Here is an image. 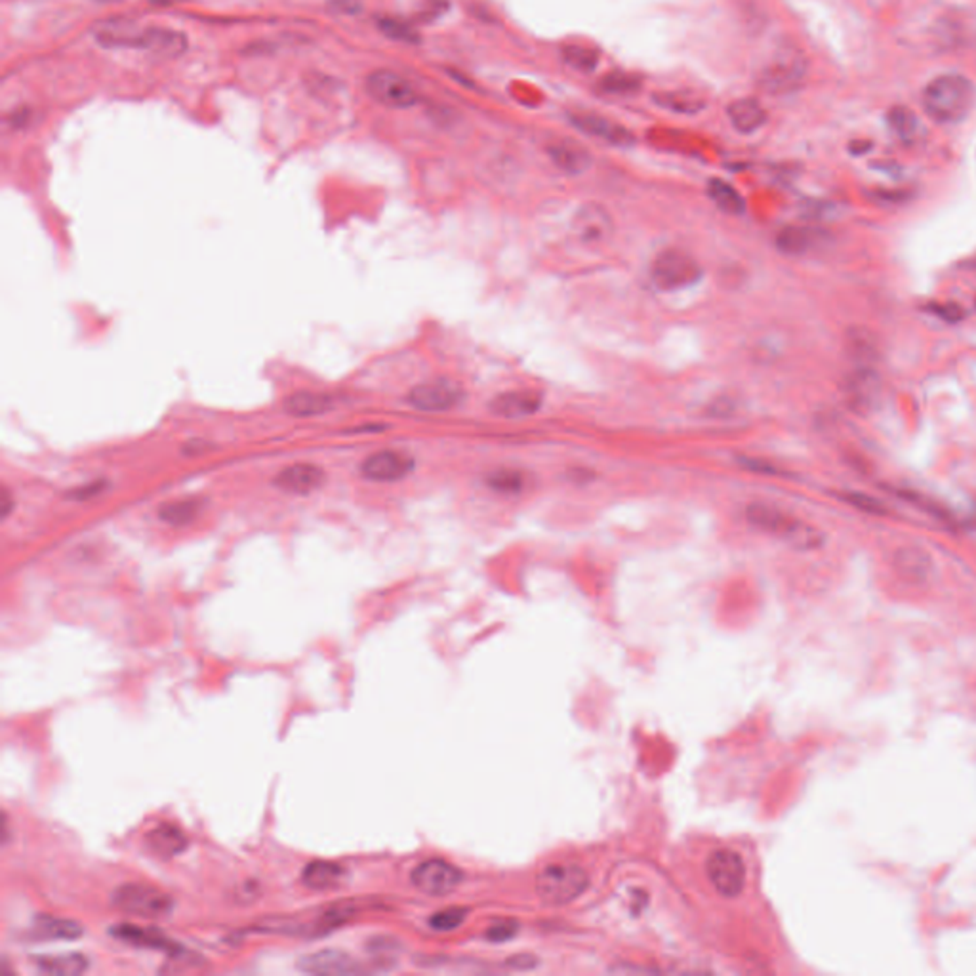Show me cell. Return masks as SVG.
Masks as SVG:
<instances>
[{"label": "cell", "instance_id": "60d3db41", "mask_svg": "<svg viewBox=\"0 0 976 976\" xmlns=\"http://www.w3.org/2000/svg\"><path fill=\"white\" fill-rule=\"evenodd\" d=\"M929 309L946 323H957L963 319V309L956 303H933Z\"/></svg>", "mask_w": 976, "mask_h": 976}, {"label": "cell", "instance_id": "8992f818", "mask_svg": "<svg viewBox=\"0 0 976 976\" xmlns=\"http://www.w3.org/2000/svg\"><path fill=\"white\" fill-rule=\"evenodd\" d=\"M111 904L117 910L124 911V914L139 916L145 919H162L168 917L176 904L174 898L167 893H162L155 886L147 885H121L119 889L111 894Z\"/></svg>", "mask_w": 976, "mask_h": 976}, {"label": "cell", "instance_id": "7bdbcfd3", "mask_svg": "<svg viewBox=\"0 0 976 976\" xmlns=\"http://www.w3.org/2000/svg\"><path fill=\"white\" fill-rule=\"evenodd\" d=\"M104 488H105L104 480H94V483H88V485H84V487H81V488L71 490V492H69V498H73V500H88V498L96 496V494H99Z\"/></svg>", "mask_w": 976, "mask_h": 976}, {"label": "cell", "instance_id": "8fae6325", "mask_svg": "<svg viewBox=\"0 0 976 976\" xmlns=\"http://www.w3.org/2000/svg\"><path fill=\"white\" fill-rule=\"evenodd\" d=\"M462 879L464 876L458 868L449 864L445 860H437V858L422 862V864L418 866L410 876V881L416 889H420L422 893L431 896H442L452 893L456 886L462 883Z\"/></svg>", "mask_w": 976, "mask_h": 976}, {"label": "cell", "instance_id": "ab89813d", "mask_svg": "<svg viewBox=\"0 0 976 976\" xmlns=\"http://www.w3.org/2000/svg\"><path fill=\"white\" fill-rule=\"evenodd\" d=\"M449 6H450L449 0H422L418 16H420L424 21H431L445 14Z\"/></svg>", "mask_w": 976, "mask_h": 976}, {"label": "cell", "instance_id": "8d00e7d4", "mask_svg": "<svg viewBox=\"0 0 976 976\" xmlns=\"http://www.w3.org/2000/svg\"><path fill=\"white\" fill-rule=\"evenodd\" d=\"M639 86H641V81L637 77H633V74H626V73H611L601 81V90L605 94H614V96L633 94L639 90Z\"/></svg>", "mask_w": 976, "mask_h": 976}, {"label": "cell", "instance_id": "f546056e", "mask_svg": "<svg viewBox=\"0 0 976 976\" xmlns=\"http://www.w3.org/2000/svg\"><path fill=\"white\" fill-rule=\"evenodd\" d=\"M707 195H709V199L715 202L717 208L722 210L725 214L738 215L746 208V202H744L742 195L737 191V189H734L727 182L717 180V177L707 183Z\"/></svg>", "mask_w": 976, "mask_h": 976}, {"label": "cell", "instance_id": "4316f807", "mask_svg": "<svg viewBox=\"0 0 976 976\" xmlns=\"http://www.w3.org/2000/svg\"><path fill=\"white\" fill-rule=\"evenodd\" d=\"M35 965L41 972L54 976H77L86 972L88 959L82 954H61L35 957Z\"/></svg>", "mask_w": 976, "mask_h": 976}, {"label": "cell", "instance_id": "ac0fdd59", "mask_svg": "<svg viewBox=\"0 0 976 976\" xmlns=\"http://www.w3.org/2000/svg\"><path fill=\"white\" fill-rule=\"evenodd\" d=\"M298 969L308 974H359L363 967L359 961L340 949H323L311 956L301 957Z\"/></svg>", "mask_w": 976, "mask_h": 976}, {"label": "cell", "instance_id": "ba28073f", "mask_svg": "<svg viewBox=\"0 0 976 976\" xmlns=\"http://www.w3.org/2000/svg\"><path fill=\"white\" fill-rule=\"evenodd\" d=\"M707 878L712 881L714 889L727 898H737L746 883V866L738 853L721 848L715 851L706 862Z\"/></svg>", "mask_w": 976, "mask_h": 976}, {"label": "cell", "instance_id": "d4e9b609", "mask_svg": "<svg viewBox=\"0 0 976 976\" xmlns=\"http://www.w3.org/2000/svg\"><path fill=\"white\" fill-rule=\"evenodd\" d=\"M147 845L159 856L174 858L187 848V838L182 830L170 826V824H162V826H157L147 833Z\"/></svg>", "mask_w": 976, "mask_h": 976}, {"label": "cell", "instance_id": "d6986e66", "mask_svg": "<svg viewBox=\"0 0 976 976\" xmlns=\"http://www.w3.org/2000/svg\"><path fill=\"white\" fill-rule=\"evenodd\" d=\"M543 404L542 393L536 389H513L500 393V395L490 402V410L502 416L515 420V418H527L536 414Z\"/></svg>", "mask_w": 976, "mask_h": 976}, {"label": "cell", "instance_id": "7a4b0ae2", "mask_svg": "<svg viewBox=\"0 0 976 976\" xmlns=\"http://www.w3.org/2000/svg\"><path fill=\"white\" fill-rule=\"evenodd\" d=\"M746 519L752 527L767 532V535L785 540L797 550H815L824 543V536L820 530L800 521L797 517L777 508V505L772 504L757 502L747 505Z\"/></svg>", "mask_w": 976, "mask_h": 976}, {"label": "cell", "instance_id": "52a82bcc", "mask_svg": "<svg viewBox=\"0 0 976 976\" xmlns=\"http://www.w3.org/2000/svg\"><path fill=\"white\" fill-rule=\"evenodd\" d=\"M847 407L856 414L868 416L879 409L883 397V384L879 374L871 366H856L848 372L841 384Z\"/></svg>", "mask_w": 976, "mask_h": 976}, {"label": "cell", "instance_id": "603a6c76", "mask_svg": "<svg viewBox=\"0 0 976 976\" xmlns=\"http://www.w3.org/2000/svg\"><path fill=\"white\" fill-rule=\"evenodd\" d=\"M727 115L730 124L734 126V130H738L742 134H753L759 129H763L767 122V111L763 109L761 104H759V101L752 98L734 101V104L729 105Z\"/></svg>", "mask_w": 976, "mask_h": 976}, {"label": "cell", "instance_id": "e575fe53", "mask_svg": "<svg viewBox=\"0 0 976 976\" xmlns=\"http://www.w3.org/2000/svg\"><path fill=\"white\" fill-rule=\"evenodd\" d=\"M487 485L500 494H517L525 487V477L515 469H498L487 477Z\"/></svg>", "mask_w": 976, "mask_h": 976}, {"label": "cell", "instance_id": "6da1fadb", "mask_svg": "<svg viewBox=\"0 0 976 976\" xmlns=\"http://www.w3.org/2000/svg\"><path fill=\"white\" fill-rule=\"evenodd\" d=\"M974 86L963 74H942L929 82L923 92V109L941 124H956L965 119L974 104Z\"/></svg>", "mask_w": 976, "mask_h": 976}, {"label": "cell", "instance_id": "7402d4cb", "mask_svg": "<svg viewBox=\"0 0 976 976\" xmlns=\"http://www.w3.org/2000/svg\"><path fill=\"white\" fill-rule=\"evenodd\" d=\"M548 153L555 167L566 174L576 176L591 167V155L588 151L576 142H568V139H561V142L550 145Z\"/></svg>", "mask_w": 976, "mask_h": 976}, {"label": "cell", "instance_id": "3957f363", "mask_svg": "<svg viewBox=\"0 0 976 976\" xmlns=\"http://www.w3.org/2000/svg\"><path fill=\"white\" fill-rule=\"evenodd\" d=\"M807 71L808 61L801 50L795 44H782L765 63L759 74V86L772 96L792 94L805 82Z\"/></svg>", "mask_w": 976, "mask_h": 976}, {"label": "cell", "instance_id": "f35d334b", "mask_svg": "<svg viewBox=\"0 0 976 976\" xmlns=\"http://www.w3.org/2000/svg\"><path fill=\"white\" fill-rule=\"evenodd\" d=\"M843 500L847 504H851L853 508L864 511V513H870V515H885L886 513V505L878 500L876 496H868V494L864 492H847L843 494Z\"/></svg>", "mask_w": 976, "mask_h": 976}, {"label": "cell", "instance_id": "f1b7e54d", "mask_svg": "<svg viewBox=\"0 0 976 976\" xmlns=\"http://www.w3.org/2000/svg\"><path fill=\"white\" fill-rule=\"evenodd\" d=\"M202 510V500L187 498V500H176L170 504H164L159 510V517L164 523L172 527H183L193 523Z\"/></svg>", "mask_w": 976, "mask_h": 976}, {"label": "cell", "instance_id": "5bb4252c", "mask_svg": "<svg viewBox=\"0 0 976 976\" xmlns=\"http://www.w3.org/2000/svg\"><path fill=\"white\" fill-rule=\"evenodd\" d=\"M568 119L570 124L576 126L580 132L593 136L595 139H601V142L611 145L628 147L636 142V137H633L626 126L616 124L601 115H593V113H570Z\"/></svg>", "mask_w": 976, "mask_h": 976}, {"label": "cell", "instance_id": "9a60e30c", "mask_svg": "<svg viewBox=\"0 0 976 976\" xmlns=\"http://www.w3.org/2000/svg\"><path fill=\"white\" fill-rule=\"evenodd\" d=\"M830 235L818 227L790 225L777 235V246L785 256H805L828 245Z\"/></svg>", "mask_w": 976, "mask_h": 976}, {"label": "cell", "instance_id": "30bf717a", "mask_svg": "<svg viewBox=\"0 0 976 976\" xmlns=\"http://www.w3.org/2000/svg\"><path fill=\"white\" fill-rule=\"evenodd\" d=\"M366 90H369V94L378 101V104L393 107V109H407V107H412L418 101L414 88L402 77H399L397 73L386 71V69L374 71L372 74H369V79H366Z\"/></svg>", "mask_w": 976, "mask_h": 976}, {"label": "cell", "instance_id": "d6a6232c", "mask_svg": "<svg viewBox=\"0 0 976 976\" xmlns=\"http://www.w3.org/2000/svg\"><path fill=\"white\" fill-rule=\"evenodd\" d=\"M563 59L566 66L574 67L578 71H593L599 63V52L591 46L584 44H570L563 48Z\"/></svg>", "mask_w": 976, "mask_h": 976}, {"label": "cell", "instance_id": "b9f144b4", "mask_svg": "<svg viewBox=\"0 0 976 976\" xmlns=\"http://www.w3.org/2000/svg\"><path fill=\"white\" fill-rule=\"evenodd\" d=\"M515 933H517V923L504 921V923H498V925H494V927H490L488 938H490V941L504 942V941H510L511 936H515Z\"/></svg>", "mask_w": 976, "mask_h": 976}, {"label": "cell", "instance_id": "e0dca14e", "mask_svg": "<svg viewBox=\"0 0 976 976\" xmlns=\"http://www.w3.org/2000/svg\"><path fill=\"white\" fill-rule=\"evenodd\" d=\"M132 48L147 50L151 54L176 58L187 50V36L167 27H137Z\"/></svg>", "mask_w": 976, "mask_h": 976}, {"label": "cell", "instance_id": "4fadbf2b", "mask_svg": "<svg viewBox=\"0 0 976 976\" xmlns=\"http://www.w3.org/2000/svg\"><path fill=\"white\" fill-rule=\"evenodd\" d=\"M111 936L117 938V941L124 942V944H130L134 948H144V949H157V952H164V954H170V956H183L185 949L182 944L174 942L170 936L162 934L159 929H145V927H137V925H130V923H121V925H115V927L109 929Z\"/></svg>", "mask_w": 976, "mask_h": 976}, {"label": "cell", "instance_id": "4dcf8cb0", "mask_svg": "<svg viewBox=\"0 0 976 976\" xmlns=\"http://www.w3.org/2000/svg\"><path fill=\"white\" fill-rule=\"evenodd\" d=\"M886 124H889V129L893 130V134L900 139V142H904V144L916 142L917 132H919V124H917V119H916L914 113H911L908 107H904V105L893 107L889 113H886Z\"/></svg>", "mask_w": 976, "mask_h": 976}, {"label": "cell", "instance_id": "f6af8a7d", "mask_svg": "<svg viewBox=\"0 0 976 976\" xmlns=\"http://www.w3.org/2000/svg\"><path fill=\"white\" fill-rule=\"evenodd\" d=\"M14 510V500H12V494L8 488L3 490V496H0V511H3V517L6 519L10 515V511Z\"/></svg>", "mask_w": 976, "mask_h": 976}, {"label": "cell", "instance_id": "836d02e7", "mask_svg": "<svg viewBox=\"0 0 976 976\" xmlns=\"http://www.w3.org/2000/svg\"><path fill=\"white\" fill-rule=\"evenodd\" d=\"M894 563H896V568L900 570V573L906 574V576H911V578H921V576L927 574V570H929L927 555H925L919 550H914V548L898 551Z\"/></svg>", "mask_w": 976, "mask_h": 976}, {"label": "cell", "instance_id": "1f68e13d", "mask_svg": "<svg viewBox=\"0 0 976 976\" xmlns=\"http://www.w3.org/2000/svg\"><path fill=\"white\" fill-rule=\"evenodd\" d=\"M654 99L658 105L677 113H696L706 105V101L694 92H660Z\"/></svg>", "mask_w": 976, "mask_h": 976}, {"label": "cell", "instance_id": "277c9868", "mask_svg": "<svg viewBox=\"0 0 976 976\" xmlns=\"http://www.w3.org/2000/svg\"><path fill=\"white\" fill-rule=\"evenodd\" d=\"M590 876L584 868L557 864L543 868L536 878V893L550 906H565L574 902L586 893Z\"/></svg>", "mask_w": 976, "mask_h": 976}, {"label": "cell", "instance_id": "d590c367", "mask_svg": "<svg viewBox=\"0 0 976 976\" xmlns=\"http://www.w3.org/2000/svg\"><path fill=\"white\" fill-rule=\"evenodd\" d=\"M378 27H379V31H382L386 36H389V39H393V41L409 43V44H416L418 41H420V36H418V33L410 27V25L407 21L397 20V18H387V16L379 18Z\"/></svg>", "mask_w": 976, "mask_h": 976}, {"label": "cell", "instance_id": "ee69618b", "mask_svg": "<svg viewBox=\"0 0 976 976\" xmlns=\"http://www.w3.org/2000/svg\"><path fill=\"white\" fill-rule=\"evenodd\" d=\"M332 8L341 14H357L361 10V0H332Z\"/></svg>", "mask_w": 976, "mask_h": 976}, {"label": "cell", "instance_id": "74e56055", "mask_svg": "<svg viewBox=\"0 0 976 976\" xmlns=\"http://www.w3.org/2000/svg\"><path fill=\"white\" fill-rule=\"evenodd\" d=\"M465 917H467V910H464V908H447L442 911H437V914L429 919V927L439 931V933L454 931V929L460 927V925L465 921Z\"/></svg>", "mask_w": 976, "mask_h": 976}, {"label": "cell", "instance_id": "83f0119b", "mask_svg": "<svg viewBox=\"0 0 976 976\" xmlns=\"http://www.w3.org/2000/svg\"><path fill=\"white\" fill-rule=\"evenodd\" d=\"M847 351L858 366H871L878 361V341L864 328H851L847 334Z\"/></svg>", "mask_w": 976, "mask_h": 976}, {"label": "cell", "instance_id": "484cf974", "mask_svg": "<svg viewBox=\"0 0 976 976\" xmlns=\"http://www.w3.org/2000/svg\"><path fill=\"white\" fill-rule=\"evenodd\" d=\"M334 407L336 401L324 393H294L285 401V410L293 416H319Z\"/></svg>", "mask_w": 976, "mask_h": 976}, {"label": "cell", "instance_id": "2e32d148", "mask_svg": "<svg viewBox=\"0 0 976 976\" xmlns=\"http://www.w3.org/2000/svg\"><path fill=\"white\" fill-rule=\"evenodd\" d=\"M324 483V472L313 464H294L285 467L281 473L273 479V485L286 494L294 496H309L319 490Z\"/></svg>", "mask_w": 976, "mask_h": 976}, {"label": "cell", "instance_id": "44dd1931", "mask_svg": "<svg viewBox=\"0 0 976 976\" xmlns=\"http://www.w3.org/2000/svg\"><path fill=\"white\" fill-rule=\"evenodd\" d=\"M31 938L35 941H77L84 934V929L77 921L61 919L54 916H36L31 931Z\"/></svg>", "mask_w": 976, "mask_h": 976}, {"label": "cell", "instance_id": "5b68a950", "mask_svg": "<svg viewBox=\"0 0 976 976\" xmlns=\"http://www.w3.org/2000/svg\"><path fill=\"white\" fill-rule=\"evenodd\" d=\"M702 265L683 250H664L652 262L651 278L656 288L664 293L691 288L700 283Z\"/></svg>", "mask_w": 976, "mask_h": 976}, {"label": "cell", "instance_id": "9c48e42d", "mask_svg": "<svg viewBox=\"0 0 976 976\" xmlns=\"http://www.w3.org/2000/svg\"><path fill=\"white\" fill-rule=\"evenodd\" d=\"M464 401V389L452 379H431L409 393V402L422 412H447Z\"/></svg>", "mask_w": 976, "mask_h": 976}, {"label": "cell", "instance_id": "ffe728a7", "mask_svg": "<svg viewBox=\"0 0 976 976\" xmlns=\"http://www.w3.org/2000/svg\"><path fill=\"white\" fill-rule=\"evenodd\" d=\"M573 231L586 245L603 243L613 231V220L603 207L586 205L574 215Z\"/></svg>", "mask_w": 976, "mask_h": 976}, {"label": "cell", "instance_id": "cb8c5ba5", "mask_svg": "<svg viewBox=\"0 0 976 976\" xmlns=\"http://www.w3.org/2000/svg\"><path fill=\"white\" fill-rule=\"evenodd\" d=\"M344 879H346V870L334 864V862H326V860H315L301 871L303 885L315 891L336 889V886L344 883Z\"/></svg>", "mask_w": 976, "mask_h": 976}, {"label": "cell", "instance_id": "7c38bea8", "mask_svg": "<svg viewBox=\"0 0 976 976\" xmlns=\"http://www.w3.org/2000/svg\"><path fill=\"white\" fill-rule=\"evenodd\" d=\"M414 458L402 450H379L361 465L363 475L374 483H395L414 472Z\"/></svg>", "mask_w": 976, "mask_h": 976}, {"label": "cell", "instance_id": "bcb514c9", "mask_svg": "<svg viewBox=\"0 0 976 976\" xmlns=\"http://www.w3.org/2000/svg\"><path fill=\"white\" fill-rule=\"evenodd\" d=\"M98 3H119V0H98Z\"/></svg>", "mask_w": 976, "mask_h": 976}]
</instances>
